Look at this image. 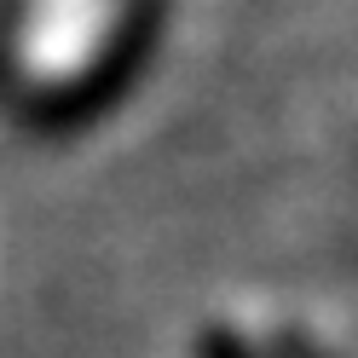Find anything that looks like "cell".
<instances>
[{"label":"cell","instance_id":"obj_2","mask_svg":"<svg viewBox=\"0 0 358 358\" xmlns=\"http://www.w3.org/2000/svg\"><path fill=\"white\" fill-rule=\"evenodd\" d=\"M203 358H255V352L243 347L237 335H226V329H214V335H203Z\"/></svg>","mask_w":358,"mask_h":358},{"label":"cell","instance_id":"obj_1","mask_svg":"<svg viewBox=\"0 0 358 358\" xmlns=\"http://www.w3.org/2000/svg\"><path fill=\"white\" fill-rule=\"evenodd\" d=\"M150 24L156 0H24L6 17L0 52L12 64H35V76L47 70L52 81L41 87L35 110L70 122L127 81L150 41Z\"/></svg>","mask_w":358,"mask_h":358}]
</instances>
